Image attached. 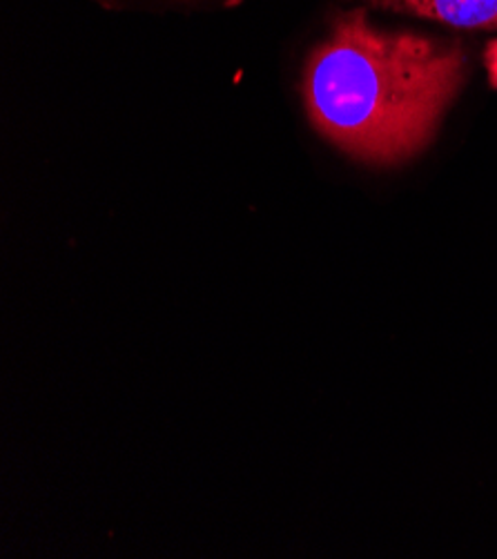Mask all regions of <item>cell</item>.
<instances>
[{"label": "cell", "mask_w": 497, "mask_h": 559, "mask_svg": "<svg viewBox=\"0 0 497 559\" xmlns=\"http://www.w3.org/2000/svg\"><path fill=\"white\" fill-rule=\"evenodd\" d=\"M375 3L398 5L453 27H497V0H375Z\"/></svg>", "instance_id": "2"}, {"label": "cell", "mask_w": 497, "mask_h": 559, "mask_svg": "<svg viewBox=\"0 0 497 559\" xmlns=\"http://www.w3.org/2000/svg\"><path fill=\"white\" fill-rule=\"evenodd\" d=\"M464 76L460 47L379 32L364 10L338 19L306 66L312 126L355 158L395 165L433 136Z\"/></svg>", "instance_id": "1"}, {"label": "cell", "mask_w": 497, "mask_h": 559, "mask_svg": "<svg viewBox=\"0 0 497 559\" xmlns=\"http://www.w3.org/2000/svg\"><path fill=\"white\" fill-rule=\"evenodd\" d=\"M486 68H488V76L493 87H497V40H493L486 49Z\"/></svg>", "instance_id": "3"}]
</instances>
